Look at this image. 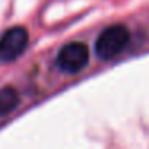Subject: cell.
<instances>
[{
	"label": "cell",
	"mask_w": 149,
	"mask_h": 149,
	"mask_svg": "<svg viewBox=\"0 0 149 149\" xmlns=\"http://www.w3.org/2000/svg\"><path fill=\"white\" fill-rule=\"evenodd\" d=\"M130 42V32L125 26L122 24H114L109 26L100 34L96 39L95 52L101 59H112L117 55L125 50V47Z\"/></svg>",
	"instance_id": "cell-1"
},
{
	"label": "cell",
	"mask_w": 149,
	"mask_h": 149,
	"mask_svg": "<svg viewBox=\"0 0 149 149\" xmlns=\"http://www.w3.org/2000/svg\"><path fill=\"white\" fill-rule=\"evenodd\" d=\"M88 58H90V53H88L87 45L80 42H72L59 50L56 63H58V68L61 71L75 74L87 66Z\"/></svg>",
	"instance_id": "cell-2"
},
{
	"label": "cell",
	"mask_w": 149,
	"mask_h": 149,
	"mask_svg": "<svg viewBox=\"0 0 149 149\" xmlns=\"http://www.w3.org/2000/svg\"><path fill=\"white\" fill-rule=\"evenodd\" d=\"M27 31L24 27H11L0 37V61L10 63L23 55L27 47Z\"/></svg>",
	"instance_id": "cell-3"
},
{
	"label": "cell",
	"mask_w": 149,
	"mask_h": 149,
	"mask_svg": "<svg viewBox=\"0 0 149 149\" xmlns=\"http://www.w3.org/2000/svg\"><path fill=\"white\" fill-rule=\"evenodd\" d=\"M19 103V98L15 88L7 87L3 90H0V117L10 114Z\"/></svg>",
	"instance_id": "cell-4"
}]
</instances>
